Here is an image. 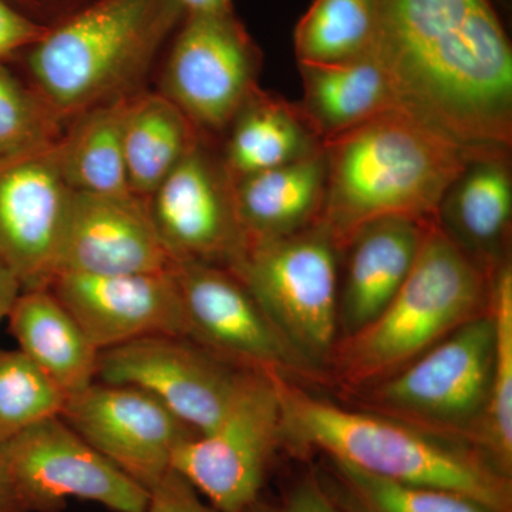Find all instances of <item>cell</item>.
I'll use <instances>...</instances> for the list:
<instances>
[{"label": "cell", "instance_id": "19", "mask_svg": "<svg viewBox=\"0 0 512 512\" xmlns=\"http://www.w3.org/2000/svg\"><path fill=\"white\" fill-rule=\"evenodd\" d=\"M512 183L507 150L476 158L451 185L437 222L487 275L508 258Z\"/></svg>", "mask_w": 512, "mask_h": 512}, {"label": "cell", "instance_id": "25", "mask_svg": "<svg viewBox=\"0 0 512 512\" xmlns=\"http://www.w3.org/2000/svg\"><path fill=\"white\" fill-rule=\"evenodd\" d=\"M127 97L107 101L77 114L66 136L59 137L64 180L76 192L133 194L123 150V116Z\"/></svg>", "mask_w": 512, "mask_h": 512}, {"label": "cell", "instance_id": "16", "mask_svg": "<svg viewBox=\"0 0 512 512\" xmlns=\"http://www.w3.org/2000/svg\"><path fill=\"white\" fill-rule=\"evenodd\" d=\"M50 289L99 352L151 336L185 338L173 269L111 276L62 274Z\"/></svg>", "mask_w": 512, "mask_h": 512}, {"label": "cell", "instance_id": "6", "mask_svg": "<svg viewBox=\"0 0 512 512\" xmlns=\"http://www.w3.org/2000/svg\"><path fill=\"white\" fill-rule=\"evenodd\" d=\"M494 348V320L488 309L394 375L342 396L357 409L477 447Z\"/></svg>", "mask_w": 512, "mask_h": 512}, {"label": "cell", "instance_id": "35", "mask_svg": "<svg viewBox=\"0 0 512 512\" xmlns=\"http://www.w3.org/2000/svg\"><path fill=\"white\" fill-rule=\"evenodd\" d=\"M0 512H28L20 500L8 468L0 458Z\"/></svg>", "mask_w": 512, "mask_h": 512}, {"label": "cell", "instance_id": "37", "mask_svg": "<svg viewBox=\"0 0 512 512\" xmlns=\"http://www.w3.org/2000/svg\"><path fill=\"white\" fill-rule=\"evenodd\" d=\"M248 512H261V510H259L258 503H256Z\"/></svg>", "mask_w": 512, "mask_h": 512}, {"label": "cell", "instance_id": "30", "mask_svg": "<svg viewBox=\"0 0 512 512\" xmlns=\"http://www.w3.org/2000/svg\"><path fill=\"white\" fill-rule=\"evenodd\" d=\"M55 113L26 92L0 64V158L16 156L56 140Z\"/></svg>", "mask_w": 512, "mask_h": 512}, {"label": "cell", "instance_id": "8", "mask_svg": "<svg viewBox=\"0 0 512 512\" xmlns=\"http://www.w3.org/2000/svg\"><path fill=\"white\" fill-rule=\"evenodd\" d=\"M282 448L274 377L252 372L214 429L174 451L171 468L220 512H248L261 500L269 467Z\"/></svg>", "mask_w": 512, "mask_h": 512}, {"label": "cell", "instance_id": "22", "mask_svg": "<svg viewBox=\"0 0 512 512\" xmlns=\"http://www.w3.org/2000/svg\"><path fill=\"white\" fill-rule=\"evenodd\" d=\"M299 66L305 87L301 109L323 143L402 106L392 77L370 52L349 62Z\"/></svg>", "mask_w": 512, "mask_h": 512}, {"label": "cell", "instance_id": "23", "mask_svg": "<svg viewBox=\"0 0 512 512\" xmlns=\"http://www.w3.org/2000/svg\"><path fill=\"white\" fill-rule=\"evenodd\" d=\"M232 123L224 164L229 184L295 163L323 148L302 109L285 101L254 93Z\"/></svg>", "mask_w": 512, "mask_h": 512}, {"label": "cell", "instance_id": "31", "mask_svg": "<svg viewBox=\"0 0 512 512\" xmlns=\"http://www.w3.org/2000/svg\"><path fill=\"white\" fill-rule=\"evenodd\" d=\"M147 512H220L205 503L201 494L181 474L170 468L147 488Z\"/></svg>", "mask_w": 512, "mask_h": 512}, {"label": "cell", "instance_id": "3", "mask_svg": "<svg viewBox=\"0 0 512 512\" xmlns=\"http://www.w3.org/2000/svg\"><path fill=\"white\" fill-rule=\"evenodd\" d=\"M272 377L281 404L282 448L296 456L338 458L373 476L457 491L512 512V478L473 444L340 406L311 387Z\"/></svg>", "mask_w": 512, "mask_h": 512}, {"label": "cell", "instance_id": "7", "mask_svg": "<svg viewBox=\"0 0 512 512\" xmlns=\"http://www.w3.org/2000/svg\"><path fill=\"white\" fill-rule=\"evenodd\" d=\"M340 255L318 221L286 237L245 242L227 268L292 348L328 380L339 340Z\"/></svg>", "mask_w": 512, "mask_h": 512}, {"label": "cell", "instance_id": "2", "mask_svg": "<svg viewBox=\"0 0 512 512\" xmlns=\"http://www.w3.org/2000/svg\"><path fill=\"white\" fill-rule=\"evenodd\" d=\"M326 190L319 222L340 251L366 225L437 220L451 185L494 150L464 143L403 106L323 143Z\"/></svg>", "mask_w": 512, "mask_h": 512}, {"label": "cell", "instance_id": "18", "mask_svg": "<svg viewBox=\"0 0 512 512\" xmlns=\"http://www.w3.org/2000/svg\"><path fill=\"white\" fill-rule=\"evenodd\" d=\"M430 222L389 218L350 239L343 251L348 258L339 288V340L355 335L389 305L412 271Z\"/></svg>", "mask_w": 512, "mask_h": 512}, {"label": "cell", "instance_id": "15", "mask_svg": "<svg viewBox=\"0 0 512 512\" xmlns=\"http://www.w3.org/2000/svg\"><path fill=\"white\" fill-rule=\"evenodd\" d=\"M146 201L158 238L174 262L228 268L245 247L227 177L198 144Z\"/></svg>", "mask_w": 512, "mask_h": 512}, {"label": "cell", "instance_id": "11", "mask_svg": "<svg viewBox=\"0 0 512 512\" xmlns=\"http://www.w3.org/2000/svg\"><path fill=\"white\" fill-rule=\"evenodd\" d=\"M251 373L184 336L164 335L100 352L96 382L137 387L204 434L220 423Z\"/></svg>", "mask_w": 512, "mask_h": 512}, {"label": "cell", "instance_id": "28", "mask_svg": "<svg viewBox=\"0 0 512 512\" xmlns=\"http://www.w3.org/2000/svg\"><path fill=\"white\" fill-rule=\"evenodd\" d=\"M375 32L373 0H313L293 42L299 64H336L367 55Z\"/></svg>", "mask_w": 512, "mask_h": 512}, {"label": "cell", "instance_id": "34", "mask_svg": "<svg viewBox=\"0 0 512 512\" xmlns=\"http://www.w3.org/2000/svg\"><path fill=\"white\" fill-rule=\"evenodd\" d=\"M185 18L232 13L231 0H177Z\"/></svg>", "mask_w": 512, "mask_h": 512}, {"label": "cell", "instance_id": "1", "mask_svg": "<svg viewBox=\"0 0 512 512\" xmlns=\"http://www.w3.org/2000/svg\"><path fill=\"white\" fill-rule=\"evenodd\" d=\"M370 53L400 104L464 143L508 148L512 52L491 0H373Z\"/></svg>", "mask_w": 512, "mask_h": 512}, {"label": "cell", "instance_id": "26", "mask_svg": "<svg viewBox=\"0 0 512 512\" xmlns=\"http://www.w3.org/2000/svg\"><path fill=\"white\" fill-rule=\"evenodd\" d=\"M313 471L342 512H500L470 495L387 480L338 458L320 456Z\"/></svg>", "mask_w": 512, "mask_h": 512}, {"label": "cell", "instance_id": "12", "mask_svg": "<svg viewBox=\"0 0 512 512\" xmlns=\"http://www.w3.org/2000/svg\"><path fill=\"white\" fill-rule=\"evenodd\" d=\"M73 190L64 180L59 137L0 158V262L22 291L50 288Z\"/></svg>", "mask_w": 512, "mask_h": 512}, {"label": "cell", "instance_id": "17", "mask_svg": "<svg viewBox=\"0 0 512 512\" xmlns=\"http://www.w3.org/2000/svg\"><path fill=\"white\" fill-rule=\"evenodd\" d=\"M173 266L144 198L73 191L57 275L148 274Z\"/></svg>", "mask_w": 512, "mask_h": 512}, {"label": "cell", "instance_id": "29", "mask_svg": "<svg viewBox=\"0 0 512 512\" xmlns=\"http://www.w3.org/2000/svg\"><path fill=\"white\" fill-rule=\"evenodd\" d=\"M66 400L19 349H0V447L40 421L60 416Z\"/></svg>", "mask_w": 512, "mask_h": 512}, {"label": "cell", "instance_id": "9", "mask_svg": "<svg viewBox=\"0 0 512 512\" xmlns=\"http://www.w3.org/2000/svg\"><path fill=\"white\" fill-rule=\"evenodd\" d=\"M185 338L249 372L285 377L303 386L329 384L281 335L245 285L222 266L175 261Z\"/></svg>", "mask_w": 512, "mask_h": 512}, {"label": "cell", "instance_id": "5", "mask_svg": "<svg viewBox=\"0 0 512 512\" xmlns=\"http://www.w3.org/2000/svg\"><path fill=\"white\" fill-rule=\"evenodd\" d=\"M183 16L177 0H96L47 30L29 55L46 106L62 117L124 97Z\"/></svg>", "mask_w": 512, "mask_h": 512}, {"label": "cell", "instance_id": "24", "mask_svg": "<svg viewBox=\"0 0 512 512\" xmlns=\"http://www.w3.org/2000/svg\"><path fill=\"white\" fill-rule=\"evenodd\" d=\"M190 123L164 94L127 97L123 150L128 184L134 195L147 200L197 146Z\"/></svg>", "mask_w": 512, "mask_h": 512}, {"label": "cell", "instance_id": "10", "mask_svg": "<svg viewBox=\"0 0 512 512\" xmlns=\"http://www.w3.org/2000/svg\"><path fill=\"white\" fill-rule=\"evenodd\" d=\"M28 512H62L70 498L111 512H147L148 493L83 440L60 416L49 417L0 447Z\"/></svg>", "mask_w": 512, "mask_h": 512}, {"label": "cell", "instance_id": "32", "mask_svg": "<svg viewBox=\"0 0 512 512\" xmlns=\"http://www.w3.org/2000/svg\"><path fill=\"white\" fill-rule=\"evenodd\" d=\"M258 507L261 512H342L323 491L313 468L293 481L278 503L265 504L259 500Z\"/></svg>", "mask_w": 512, "mask_h": 512}, {"label": "cell", "instance_id": "14", "mask_svg": "<svg viewBox=\"0 0 512 512\" xmlns=\"http://www.w3.org/2000/svg\"><path fill=\"white\" fill-rule=\"evenodd\" d=\"M60 417L131 480L147 488L194 431L137 387L94 382L67 397Z\"/></svg>", "mask_w": 512, "mask_h": 512}, {"label": "cell", "instance_id": "20", "mask_svg": "<svg viewBox=\"0 0 512 512\" xmlns=\"http://www.w3.org/2000/svg\"><path fill=\"white\" fill-rule=\"evenodd\" d=\"M320 150L295 163L248 175L231 187L232 205L247 241L286 237L319 221L326 190Z\"/></svg>", "mask_w": 512, "mask_h": 512}, {"label": "cell", "instance_id": "33", "mask_svg": "<svg viewBox=\"0 0 512 512\" xmlns=\"http://www.w3.org/2000/svg\"><path fill=\"white\" fill-rule=\"evenodd\" d=\"M47 29L20 15L10 8L5 0H0V59L12 55L22 47L35 45Z\"/></svg>", "mask_w": 512, "mask_h": 512}, {"label": "cell", "instance_id": "27", "mask_svg": "<svg viewBox=\"0 0 512 512\" xmlns=\"http://www.w3.org/2000/svg\"><path fill=\"white\" fill-rule=\"evenodd\" d=\"M490 311L495 348L490 396L477 448L512 478V265L510 256L491 274Z\"/></svg>", "mask_w": 512, "mask_h": 512}, {"label": "cell", "instance_id": "4", "mask_svg": "<svg viewBox=\"0 0 512 512\" xmlns=\"http://www.w3.org/2000/svg\"><path fill=\"white\" fill-rule=\"evenodd\" d=\"M491 275L485 274L439 222H430L412 271L373 322L340 339L329 382L342 393L380 382L490 309Z\"/></svg>", "mask_w": 512, "mask_h": 512}, {"label": "cell", "instance_id": "36", "mask_svg": "<svg viewBox=\"0 0 512 512\" xmlns=\"http://www.w3.org/2000/svg\"><path fill=\"white\" fill-rule=\"evenodd\" d=\"M22 292L18 279L0 262V322L8 318L13 303Z\"/></svg>", "mask_w": 512, "mask_h": 512}, {"label": "cell", "instance_id": "21", "mask_svg": "<svg viewBox=\"0 0 512 512\" xmlns=\"http://www.w3.org/2000/svg\"><path fill=\"white\" fill-rule=\"evenodd\" d=\"M6 319L20 352L67 397L96 382L100 352L52 289L20 292Z\"/></svg>", "mask_w": 512, "mask_h": 512}, {"label": "cell", "instance_id": "13", "mask_svg": "<svg viewBox=\"0 0 512 512\" xmlns=\"http://www.w3.org/2000/svg\"><path fill=\"white\" fill-rule=\"evenodd\" d=\"M256 49L234 12L191 16L175 39L164 96L191 123L221 130L254 94Z\"/></svg>", "mask_w": 512, "mask_h": 512}]
</instances>
